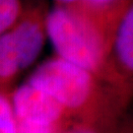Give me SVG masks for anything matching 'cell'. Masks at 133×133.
Wrapping results in <instances>:
<instances>
[{"label":"cell","mask_w":133,"mask_h":133,"mask_svg":"<svg viewBox=\"0 0 133 133\" xmlns=\"http://www.w3.org/2000/svg\"><path fill=\"white\" fill-rule=\"evenodd\" d=\"M26 82L51 96L82 125H118L132 98V92L57 56L43 62Z\"/></svg>","instance_id":"6da1fadb"},{"label":"cell","mask_w":133,"mask_h":133,"mask_svg":"<svg viewBox=\"0 0 133 133\" xmlns=\"http://www.w3.org/2000/svg\"><path fill=\"white\" fill-rule=\"evenodd\" d=\"M46 34L56 56L123 90L109 67L114 38L77 0L54 1L46 17Z\"/></svg>","instance_id":"7a4b0ae2"},{"label":"cell","mask_w":133,"mask_h":133,"mask_svg":"<svg viewBox=\"0 0 133 133\" xmlns=\"http://www.w3.org/2000/svg\"><path fill=\"white\" fill-rule=\"evenodd\" d=\"M48 2L26 4L19 20L0 36V87L13 91L21 73L43 51L48 38Z\"/></svg>","instance_id":"3957f363"},{"label":"cell","mask_w":133,"mask_h":133,"mask_svg":"<svg viewBox=\"0 0 133 133\" xmlns=\"http://www.w3.org/2000/svg\"><path fill=\"white\" fill-rule=\"evenodd\" d=\"M11 101L16 120L62 130L78 124L55 99L27 82L15 87Z\"/></svg>","instance_id":"277c9868"},{"label":"cell","mask_w":133,"mask_h":133,"mask_svg":"<svg viewBox=\"0 0 133 133\" xmlns=\"http://www.w3.org/2000/svg\"><path fill=\"white\" fill-rule=\"evenodd\" d=\"M109 67L119 84L133 86V5L125 12L114 36Z\"/></svg>","instance_id":"5b68a950"},{"label":"cell","mask_w":133,"mask_h":133,"mask_svg":"<svg viewBox=\"0 0 133 133\" xmlns=\"http://www.w3.org/2000/svg\"><path fill=\"white\" fill-rule=\"evenodd\" d=\"M25 5L18 0H0V36L8 32L19 20Z\"/></svg>","instance_id":"8992f818"},{"label":"cell","mask_w":133,"mask_h":133,"mask_svg":"<svg viewBox=\"0 0 133 133\" xmlns=\"http://www.w3.org/2000/svg\"><path fill=\"white\" fill-rule=\"evenodd\" d=\"M9 91L0 87V133H17L11 94Z\"/></svg>","instance_id":"52a82bcc"},{"label":"cell","mask_w":133,"mask_h":133,"mask_svg":"<svg viewBox=\"0 0 133 133\" xmlns=\"http://www.w3.org/2000/svg\"><path fill=\"white\" fill-rule=\"evenodd\" d=\"M121 123L115 126H90L77 124L63 133H116Z\"/></svg>","instance_id":"ba28073f"},{"label":"cell","mask_w":133,"mask_h":133,"mask_svg":"<svg viewBox=\"0 0 133 133\" xmlns=\"http://www.w3.org/2000/svg\"><path fill=\"white\" fill-rule=\"evenodd\" d=\"M116 133H133L132 129V122L129 121L128 119L124 118L122 123L120 124Z\"/></svg>","instance_id":"9c48e42d"}]
</instances>
